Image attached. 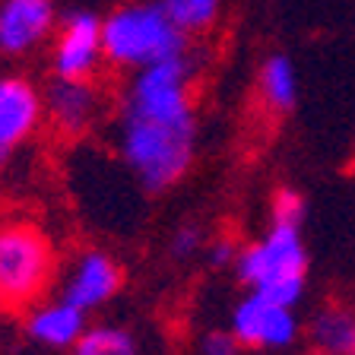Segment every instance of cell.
<instances>
[{
    "label": "cell",
    "instance_id": "6da1fadb",
    "mask_svg": "<svg viewBox=\"0 0 355 355\" xmlns=\"http://www.w3.org/2000/svg\"><path fill=\"white\" fill-rule=\"evenodd\" d=\"M193 58H168L133 70L118 114V155L146 191L159 193L187 175L197 149Z\"/></svg>",
    "mask_w": 355,
    "mask_h": 355
},
{
    "label": "cell",
    "instance_id": "7a4b0ae2",
    "mask_svg": "<svg viewBox=\"0 0 355 355\" xmlns=\"http://www.w3.org/2000/svg\"><path fill=\"white\" fill-rule=\"evenodd\" d=\"M102 54L124 70L187 54V32L168 16L162 0H124L102 19Z\"/></svg>",
    "mask_w": 355,
    "mask_h": 355
},
{
    "label": "cell",
    "instance_id": "3957f363",
    "mask_svg": "<svg viewBox=\"0 0 355 355\" xmlns=\"http://www.w3.org/2000/svg\"><path fill=\"white\" fill-rule=\"evenodd\" d=\"M235 273L248 286V292H260L273 302L295 308L308 286L304 282L308 279V248L302 238V225L270 219L263 235L238 251Z\"/></svg>",
    "mask_w": 355,
    "mask_h": 355
},
{
    "label": "cell",
    "instance_id": "277c9868",
    "mask_svg": "<svg viewBox=\"0 0 355 355\" xmlns=\"http://www.w3.org/2000/svg\"><path fill=\"white\" fill-rule=\"evenodd\" d=\"M58 276V251L42 225L29 219L0 222V314L35 308Z\"/></svg>",
    "mask_w": 355,
    "mask_h": 355
},
{
    "label": "cell",
    "instance_id": "5b68a950",
    "mask_svg": "<svg viewBox=\"0 0 355 355\" xmlns=\"http://www.w3.org/2000/svg\"><path fill=\"white\" fill-rule=\"evenodd\" d=\"M229 330L235 333L241 349L276 352V349H288L298 340L302 324H298L295 308L273 302V298L260 295V292H248L232 308Z\"/></svg>",
    "mask_w": 355,
    "mask_h": 355
},
{
    "label": "cell",
    "instance_id": "8992f818",
    "mask_svg": "<svg viewBox=\"0 0 355 355\" xmlns=\"http://www.w3.org/2000/svg\"><path fill=\"white\" fill-rule=\"evenodd\" d=\"M121 286H124V273H121V263L114 260V254L105 248H83L70 257L64 270L60 298L92 314L118 295Z\"/></svg>",
    "mask_w": 355,
    "mask_h": 355
},
{
    "label": "cell",
    "instance_id": "52a82bcc",
    "mask_svg": "<svg viewBox=\"0 0 355 355\" xmlns=\"http://www.w3.org/2000/svg\"><path fill=\"white\" fill-rule=\"evenodd\" d=\"M44 118V96L19 73H0V171L13 162Z\"/></svg>",
    "mask_w": 355,
    "mask_h": 355
},
{
    "label": "cell",
    "instance_id": "ba28073f",
    "mask_svg": "<svg viewBox=\"0 0 355 355\" xmlns=\"http://www.w3.org/2000/svg\"><path fill=\"white\" fill-rule=\"evenodd\" d=\"M102 19L89 10L67 13L58 26V42L51 54L54 76L64 80H92L102 60Z\"/></svg>",
    "mask_w": 355,
    "mask_h": 355
},
{
    "label": "cell",
    "instance_id": "9c48e42d",
    "mask_svg": "<svg viewBox=\"0 0 355 355\" xmlns=\"http://www.w3.org/2000/svg\"><path fill=\"white\" fill-rule=\"evenodd\" d=\"M44 96V118L60 137H83L102 118V89L92 80H64L54 76V83L42 92Z\"/></svg>",
    "mask_w": 355,
    "mask_h": 355
},
{
    "label": "cell",
    "instance_id": "30bf717a",
    "mask_svg": "<svg viewBox=\"0 0 355 355\" xmlns=\"http://www.w3.org/2000/svg\"><path fill=\"white\" fill-rule=\"evenodd\" d=\"M58 29L54 0H0V54L22 58Z\"/></svg>",
    "mask_w": 355,
    "mask_h": 355
},
{
    "label": "cell",
    "instance_id": "8fae6325",
    "mask_svg": "<svg viewBox=\"0 0 355 355\" xmlns=\"http://www.w3.org/2000/svg\"><path fill=\"white\" fill-rule=\"evenodd\" d=\"M89 314L70 304L67 298L54 302H38L26 318V333L29 340L44 349H73L76 340L89 330Z\"/></svg>",
    "mask_w": 355,
    "mask_h": 355
},
{
    "label": "cell",
    "instance_id": "7c38bea8",
    "mask_svg": "<svg viewBox=\"0 0 355 355\" xmlns=\"http://www.w3.org/2000/svg\"><path fill=\"white\" fill-rule=\"evenodd\" d=\"M308 343L318 355H352L355 311L346 304H324L308 324Z\"/></svg>",
    "mask_w": 355,
    "mask_h": 355
},
{
    "label": "cell",
    "instance_id": "4fadbf2b",
    "mask_svg": "<svg viewBox=\"0 0 355 355\" xmlns=\"http://www.w3.org/2000/svg\"><path fill=\"white\" fill-rule=\"evenodd\" d=\"M260 98L273 114H286L292 111L298 98V76L295 67L286 54H273L266 58L263 70H260Z\"/></svg>",
    "mask_w": 355,
    "mask_h": 355
},
{
    "label": "cell",
    "instance_id": "5bb4252c",
    "mask_svg": "<svg viewBox=\"0 0 355 355\" xmlns=\"http://www.w3.org/2000/svg\"><path fill=\"white\" fill-rule=\"evenodd\" d=\"M70 355H140L133 333L118 324H96L83 333Z\"/></svg>",
    "mask_w": 355,
    "mask_h": 355
},
{
    "label": "cell",
    "instance_id": "9a60e30c",
    "mask_svg": "<svg viewBox=\"0 0 355 355\" xmlns=\"http://www.w3.org/2000/svg\"><path fill=\"white\" fill-rule=\"evenodd\" d=\"M162 3L168 10V16L187 35L209 29L222 10V0H162Z\"/></svg>",
    "mask_w": 355,
    "mask_h": 355
},
{
    "label": "cell",
    "instance_id": "2e32d148",
    "mask_svg": "<svg viewBox=\"0 0 355 355\" xmlns=\"http://www.w3.org/2000/svg\"><path fill=\"white\" fill-rule=\"evenodd\" d=\"M200 251H207L203 248V229L187 222V225H178L168 238V254L175 260H193Z\"/></svg>",
    "mask_w": 355,
    "mask_h": 355
},
{
    "label": "cell",
    "instance_id": "e0dca14e",
    "mask_svg": "<svg viewBox=\"0 0 355 355\" xmlns=\"http://www.w3.org/2000/svg\"><path fill=\"white\" fill-rule=\"evenodd\" d=\"M270 219H282V222H304V197L295 187H279L270 200Z\"/></svg>",
    "mask_w": 355,
    "mask_h": 355
},
{
    "label": "cell",
    "instance_id": "ac0fdd59",
    "mask_svg": "<svg viewBox=\"0 0 355 355\" xmlns=\"http://www.w3.org/2000/svg\"><path fill=\"white\" fill-rule=\"evenodd\" d=\"M200 355H241V343L232 330H207L200 336Z\"/></svg>",
    "mask_w": 355,
    "mask_h": 355
},
{
    "label": "cell",
    "instance_id": "d6986e66",
    "mask_svg": "<svg viewBox=\"0 0 355 355\" xmlns=\"http://www.w3.org/2000/svg\"><path fill=\"white\" fill-rule=\"evenodd\" d=\"M238 251H241V248H238L229 235H222V238H216V241H209L203 254H207V260L213 266H229L238 260Z\"/></svg>",
    "mask_w": 355,
    "mask_h": 355
},
{
    "label": "cell",
    "instance_id": "ffe728a7",
    "mask_svg": "<svg viewBox=\"0 0 355 355\" xmlns=\"http://www.w3.org/2000/svg\"><path fill=\"white\" fill-rule=\"evenodd\" d=\"M352 355H355V349H352Z\"/></svg>",
    "mask_w": 355,
    "mask_h": 355
}]
</instances>
